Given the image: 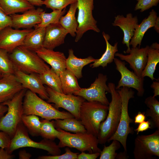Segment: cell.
<instances>
[{
    "instance_id": "obj_1",
    "label": "cell",
    "mask_w": 159,
    "mask_h": 159,
    "mask_svg": "<svg viewBox=\"0 0 159 159\" xmlns=\"http://www.w3.org/2000/svg\"><path fill=\"white\" fill-rule=\"evenodd\" d=\"M107 85L110 90L112 99L108 105V113L105 120L101 123L100 126L97 138L99 143L101 144L107 142L115 132L119 124L121 112V97L116 89L115 84L110 82Z\"/></svg>"
},
{
    "instance_id": "obj_2",
    "label": "cell",
    "mask_w": 159,
    "mask_h": 159,
    "mask_svg": "<svg viewBox=\"0 0 159 159\" xmlns=\"http://www.w3.org/2000/svg\"><path fill=\"white\" fill-rule=\"evenodd\" d=\"M9 56L15 69L27 74H40L50 68L35 52L22 45L15 48Z\"/></svg>"
},
{
    "instance_id": "obj_3",
    "label": "cell",
    "mask_w": 159,
    "mask_h": 159,
    "mask_svg": "<svg viewBox=\"0 0 159 159\" xmlns=\"http://www.w3.org/2000/svg\"><path fill=\"white\" fill-rule=\"evenodd\" d=\"M108 105L96 101L84 102L80 108V120L87 132L97 137L101 123L105 119Z\"/></svg>"
},
{
    "instance_id": "obj_4",
    "label": "cell",
    "mask_w": 159,
    "mask_h": 159,
    "mask_svg": "<svg viewBox=\"0 0 159 159\" xmlns=\"http://www.w3.org/2000/svg\"><path fill=\"white\" fill-rule=\"evenodd\" d=\"M121 99V107L120 118L117 129L115 133L107 140L110 142L113 140L119 141L123 146L124 151L127 152V140L129 134H133V128L130 124L134 122V120L129 116L128 105L130 99L134 97L135 92L131 88L122 87L117 90Z\"/></svg>"
},
{
    "instance_id": "obj_5",
    "label": "cell",
    "mask_w": 159,
    "mask_h": 159,
    "mask_svg": "<svg viewBox=\"0 0 159 159\" xmlns=\"http://www.w3.org/2000/svg\"><path fill=\"white\" fill-rule=\"evenodd\" d=\"M26 147L43 149L52 155H59L61 153L60 148L53 140L44 138L38 142L32 140L29 136L27 129L21 122L18 124L9 147L6 150L11 154L15 150Z\"/></svg>"
},
{
    "instance_id": "obj_6",
    "label": "cell",
    "mask_w": 159,
    "mask_h": 159,
    "mask_svg": "<svg viewBox=\"0 0 159 159\" xmlns=\"http://www.w3.org/2000/svg\"><path fill=\"white\" fill-rule=\"evenodd\" d=\"M57 129L60 132L57 137L59 140L58 145L60 148L67 147L89 153L100 152L97 138L94 135L87 132L71 133L59 128Z\"/></svg>"
},
{
    "instance_id": "obj_7",
    "label": "cell",
    "mask_w": 159,
    "mask_h": 159,
    "mask_svg": "<svg viewBox=\"0 0 159 159\" xmlns=\"http://www.w3.org/2000/svg\"><path fill=\"white\" fill-rule=\"evenodd\" d=\"M26 91L24 89L11 100L1 104L8 107L7 113L0 120V130L8 134L11 139L18 124L21 122L23 115V101Z\"/></svg>"
},
{
    "instance_id": "obj_8",
    "label": "cell",
    "mask_w": 159,
    "mask_h": 159,
    "mask_svg": "<svg viewBox=\"0 0 159 159\" xmlns=\"http://www.w3.org/2000/svg\"><path fill=\"white\" fill-rule=\"evenodd\" d=\"M94 0H76L78 14L77 21L78 26L75 41L78 42L84 34L89 30L99 33L100 30L97 25V21L94 18Z\"/></svg>"
},
{
    "instance_id": "obj_9",
    "label": "cell",
    "mask_w": 159,
    "mask_h": 159,
    "mask_svg": "<svg viewBox=\"0 0 159 159\" xmlns=\"http://www.w3.org/2000/svg\"><path fill=\"white\" fill-rule=\"evenodd\" d=\"M135 159H153L159 157V129L152 134L138 135L134 140Z\"/></svg>"
},
{
    "instance_id": "obj_10",
    "label": "cell",
    "mask_w": 159,
    "mask_h": 159,
    "mask_svg": "<svg viewBox=\"0 0 159 159\" xmlns=\"http://www.w3.org/2000/svg\"><path fill=\"white\" fill-rule=\"evenodd\" d=\"M48 95L47 102L54 104V107L62 108L80 120V108L85 100L82 97L73 94L66 95L57 92L48 86L45 87Z\"/></svg>"
},
{
    "instance_id": "obj_11",
    "label": "cell",
    "mask_w": 159,
    "mask_h": 159,
    "mask_svg": "<svg viewBox=\"0 0 159 159\" xmlns=\"http://www.w3.org/2000/svg\"><path fill=\"white\" fill-rule=\"evenodd\" d=\"M107 78L106 75L99 73L94 82L88 88H81L73 95L81 96L87 101H96L108 105L109 102L106 92L110 93V90L106 82Z\"/></svg>"
},
{
    "instance_id": "obj_12",
    "label": "cell",
    "mask_w": 159,
    "mask_h": 159,
    "mask_svg": "<svg viewBox=\"0 0 159 159\" xmlns=\"http://www.w3.org/2000/svg\"><path fill=\"white\" fill-rule=\"evenodd\" d=\"M113 61L116 66V69L121 76V79L115 87L116 90L122 87L133 88L137 91L138 96L143 97L145 92L144 78L139 77L134 72L130 71L126 67L125 62L115 58Z\"/></svg>"
},
{
    "instance_id": "obj_13",
    "label": "cell",
    "mask_w": 159,
    "mask_h": 159,
    "mask_svg": "<svg viewBox=\"0 0 159 159\" xmlns=\"http://www.w3.org/2000/svg\"><path fill=\"white\" fill-rule=\"evenodd\" d=\"M33 29L6 28L0 32V49L11 53L17 47L23 45L26 36Z\"/></svg>"
},
{
    "instance_id": "obj_14",
    "label": "cell",
    "mask_w": 159,
    "mask_h": 159,
    "mask_svg": "<svg viewBox=\"0 0 159 159\" xmlns=\"http://www.w3.org/2000/svg\"><path fill=\"white\" fill-rule=\"evenodd\" d=\"M149 47L150 46L148 45L141 48L138 47H132L130 54L125 55L116 53L115 56L118 57L121 60L128 63L134 72L139 77H142V72L147 62L148 52Z\"/></svg>"
},
{
    "instance_id": "obj_15",
    "label": "cell",
    "mask_w": 159,
    "mask_h": 159,
    "mask_svg": "<svg viewBox=\"0 0 159 159\" xmlns=\"http://www.w3.org/2000/svg\"><path fill=\"white\" fill-rule=\"evenodd\" d=\"M14 74L24 88L38 94L43 100L48 99V94L39 74H27L15 68Z\"/></svg>"
},
{
    "instance_id": "obj_16",
    "label": "cell",
    "mask_w": 159,
    "mask_h": 159,
    "mask_svg": "<svg viewBox=\"0 0 159 159\" xmlns=\"http://www.w3.org/2000/svg\"><path fill=\"white\" fill-rule=\"evenodd\" d=\"M112 25L119 26L122 31L124 36L122 43L126 44L127 47L125 53H129L131 50L130 42L133 37L135 29L138 24V19L137 16H133L131 13L127 14L126 17L123 15H117L115 17Z\"/></svg>"
},
{
    "instance_id": "obj_17",
    "label": "cell",
    "mask_w": 159,
    "mask_h": 159,
    "mask_svg": "<svg viewBox=\"0 0 159 159\" xmlns=\"http://www.w3.org/2000/svg\"><path fill=\"white\" fill-rule=\"evenodd\" d=\"M44 10L39 7L26 11L22 14L10 15L12 21V27L16 29H30L41 22V14Z\"/></svg>"
},
{
    "instance_id": "obj_18",
    "label": "cell",
    "mask_w": 159,
    "mask_h": 159,
    "mask_svg": "<svg viewBox=\"0 0 159 159\" xmlns=\"http://www.w3.org/2000/svg\"><path fill=\"white\" fill-rule=\"evenodd\" d=\"M52 106L51 104L39 97L36 93L29 90H26L23 101V115L39 116Z\"/></svg>"
},
{
    "instance_id": "obj_19",
    "label": "cell",
    "mask_w": 159,
    "mask_h": 159,
    "mask_svg": "<svg viewBox=\"0 0 159 159\" xmlns=\"http://www.w3.org/2000/svg\"><path fill=\"white\" fill-rule=\"evenodd\" d=\"M24 89L14 74L3 75L0 78V104L11 99Z\"/></svg>"
},
{
    "instance_id": "obj_20",
    "label": "cell",
    "mask_w": 159,
    "mask_h": 159,
    "mask_svg": "<svg viewBox=\"0 0 159 159\" xmlns=\"http://www.w3.org/2000/svg\"><path fill=\"white\" fill-rule=\"evenodd\" d=\"M35 52L44 62L50 65L57 74H60L66 69V58L63 53L55 51L44 47Z\"/></svg>"
},
{
    "instance_id": "obj_21",
    "label": "cell",
    "mask_w": 159,
    "mask_h": 159,
    "mask_svg": "<svg viewBox=\"0 0 159 159\" xmlns=\"http://www.w3.org/2000/svg\"><path fill=\"white\" fill-rule=\"evenodd\" d=\"M67 31L59 23L50 24L46 27L43 47L53 50L63 44Z\"/></svg>"
},
{
    "instance_id": "obj_22",
    "label": "cell",
    "mask_w": 159,
    "mask_h": 159,
    "mask_svg": "<svg viewBox=\"0 0 159 159\" xmlns=\"http://www.w3.org/2000/svg\"><path fill=\"white\" fill-rule=\"evenodd\" d=\"M157 16V12L152 9L149 13L148 16L144 19L136 27L133 37L130 42V45L135 48L138 45L140 47L143 37L145 33L150 28L153 27L155 23Z\"/></svg>"
},
{
    "instance_id": "obj_23",
    "label": "cell",
    "mask_w": 159,
    "mask_h": 159,
    "mask_svg": "<svg viewBox=\"0 0 159 159\" xmlns=\"http://www.w3.org/2000/svg\"><path fill=\"white\" fill-rule=\"evenodd\" d=\"M96 59L90 56L85 58H80L74 54L72 49L69 50V56L66 61V69L72 72L78 79L82 77V70L84 67L94 62Z\"/></svg>"
},
{
    "instance_id": "obj_24",
    "label": "cell",
    "mask_w": 159,
    "mask_h": 159,
    "mask_svg": "<svg viewBox=\"0 0 159 159\" xmlns=\"http://www.w3.org/2000/svg\"><path fill=\"white\" fill-rule=\"evenodd\" d=\"M0 8L8 15L35 8L27 0H0Z\"/></svg>"
},
{
    "instance_id": "obj_25",
    "label": "cell",
    "mask_w": 159,
    "mask_h": 159,
    "mask_svg": "<svg viewBox=\"0 0 159 159\" xmlns=\"http://www.w3.org/2000/svg\"><path fill=\"white\" fill-rule=\"evenodd\" d=\"M46 27L36 26L26 36L22 46L36 52L43 47Z\"/></svg>"
},
{
    "instance_id": "obj_26",
    "label": "cell",
    "mask_w": 159,
    "mask_h": 159,
    "mask_svg": "<svg viewBox=\"0 0 159 159\" xmlns=\"http://www.w3.org/2000/svg\"><path fill=\"white\" fill-rule=\"evenodd\" d=\"M102 35L106 43V50L100 58L96 59L95 61L90 65V67L92 68L100 66L104 68L106 67L108 64L113 62L115 54L118 51V42H116L114 46H112L108 42L110 38V36L104 32H102Z\"/></svg>"
},
{
    "instance_id": "obj_27",
    "label": "cell",
    "mask_w": 159,
    "mask_h": 159,
    "mask_svg": "<svg viewBox=\"0 0 159 159\" xmlns=\"http://www.w3.org/2000/svg\"><path fill=\"white\" fill-rule=\"evenodd\" d=\"M77 9V1L70 5L66 14L60 18L59 23L72 37H76L78 24L75 17Z\"/></svg>"
},
{
    "instance_id": "obj_28",
    "label": "cell",
    "mask_w": 159,
    "mask_h": 159,
    "mask_svg": "<svg viewBox=\"0 0 159 159\" xmlns=\"http://www.w3.org/2000/svg\"><path fill=\"white\" fill-rule=\"evenodd\" d=\"M59 77L63 93L66 95L73 94L74 92L81 88L79 85L77 77L68 70L66 69L61 72Z\"/></svg>"
},
{
    "instance_id": "obj_29",
    "label": "cell",
    "mask_w": 159,
    "mask_h": 159,
    "mask_svg": "<svg viewBox=\"0 0 159 159\" xmlns=\"http://www.w3.org/2000/svg\"><path fill=\"white\" fill-rule=\"evenodd\" d=\"M148 108L145 112L146 117H150V128L159 129V102L155 97L150 96L146 98L144 102Z\"/></svg>"
},
{
    "instance_id": "obj_30",
    "label": "cell",
    "mask_w": 159,
    "mask_h": 159,
    "mask_svg": "<svg viewBox=\"0 0 159 159\" xmlns=\"http://www.w3.org/2000/svg\"><path fill=\"white\" fill-rule=\"evenodd\" d=\"M55 127L74 133L85 132L87 131L80 120L75 117L58 119L52 121Z\"/></svg>"
},
{
    "instance_id": "obj_31",
    "label": "cell",
    "mask_w": 159,
    "mask_h": 159,
    "mask_svg": "<svg viewBox=\"0 0 159 159\" xmlns=\"http://www.w3.org/2000/svg\"><path fill=\"white\" fill-rule=\"evenodd\" d=\"M148 59L145 66L142 72L141 77H149L152 80H157L153 76L156 67L159 62V49L150 47L147 54Z\"/></svg>"
},
{
    "instance_id": "obj_32",
    "label": "cell",
    "mask_w": 159,
    "mask_h": 159,
    "mask_svg": "<svg viewBox=\"0 0 159 159\" xmlns=\"http://www.w3.org/2000/svg\"><path fill=\"white\" fill-rule=\"evenodd\" d=\"M39 75L43 85H46L54 90L63 93L59 77L52 68L48 69Z\"/></svg>"
},
{
    "instance_id": "obj_33",
    "label": "cell",
    "mask_w": 159,
    "mask_h": 159,
    "mask_svg": "<svg viewBox=\"0 0 159 159\" xmlns=\"http://www.w3.org/2000/svg\"><path fill=\"white\" fill-rule=\"evenodd\" d=\"M21 122L32 136L40 135L41 122L38 116L23 115Z\"/></svg>"
},
{
    "instance_id": "obj_34",
    "label": "cell",
    "mask_w": 159,
    "mask_h": 159,
    "mask_svg": "<svg viewBox=\"0 0 159 159\" xmlns=\"http://www.w3.org/2000/svg\"><path fill=\"white\" fill-rule=\"evenodd\" d=\"M66 12V8L63 9L53 10L49 13H46L44 10L41 14V22L37 26L46 27L50 24L58 23L61 17Z\"/></svg>"
},
{
    "instance_id": "obj_35",
    "label": "cell",
    "mask_w": 159,
    "mask_h": 159,
    "mask_svg": "<svg viewBox=\"0 0 159 159\" xmlns=\"http://www.w3.org/2000/svg\"><path fill=\"white\" fill-rule=\"evenodd\" d=\"M40 135L44 139L53 141L60 133L55 129L52 121L44 119L41 120Z\"/></svg>"
},
{
    "instance_id": "obj_36",
    "label": "cell",
    "mask_w": 159,
    "mask_h": 159,
    "mask_svg": "<svg viewBox=\"0 0 159 159\" xmlns=\"http://www.w3.org/2000/svg\"><path fill=\"white\" fill-rule=\"evenodd\" d=\"M39 116L49 120L74 117L69 112L59 111L53 106L45 110Z\"/></svg>"
},
{
    "instance_id": "obj_37",
    "label": "cell",
    "mask_w": 159,
    "mask_h": 159,
    "mask_svg": "<svg viewBox=\"0 0 159 159\" xmlns=\"http://www.w3.org/2000/svg\"><path fill=\"white\" fill-rule=\"evenodd\" d=\"M15 70V67L8 53L0 49V72L3 75L14 74Z\"/></svg>"
},
{
    "instance_id": "obj_38",
    "label": "cell",
    "mask_w": 159,
    "mask_h": 159,
    "mask_svg": "<svg viewBox=\"0 0 159 159\" xmlns=\"http://www.w3.org/2000/svg\"><path fill=\"white\" fill-rule=\"evenodd\" d=\"M111 143L109 146H104L100 152V159H115L117 153L116 151L120 148V143L118 140H112Z\"/></svg>"
},
{
    "instance_id": "obj_39",
    "label": "cell",
    "mask_w": 159,
    "mask_h": 159,
    "mask_svg": "<svg viewBox=\"0 0 159 159\" xmlns=\"http://www.w3.org/2000/svg\"><path fill=\"white\" fill-rule=\"evenodd\" d=\"M43 4L52 10L63 9L76 0H43Z\"/></svg>"
},
{
    "instance_id": "obj_40",
    "label": "cell",
    "mask_w": 159,
    "mask_h": 159,
    "mask_svg": "<svg viewBox=\"0 0 159 159\" xmlns=\"http://www.w3.org/2000/svg\"><path fill=\"white\" fill-rule=\"evenodd\" d=\"M65 153L57 155H42L39 156L38 159H77L79 153L72 152L69 147L65 149Z\"/></svg>"
},
{
    "instance_id": "obj_41",
    "label": "cell",
    "mask_w": 159,
    "mask_h": 159,
    "mask_svg": "<svg viewBox=\"0 0 159 159\" xmlns=\"http://www.w3.org/2000/svg\"><path fill=\"white\" fill-rule=\"evenodd\" d=\"M137 3L135 5L134 10H140L141 12L147 10L153 6L158 4L159 0H136Z\"/></svg>"
},
{
    "instance_id": "obj_42",
    "label": "cell",
    "mask_w": 159,
    "mask_h": 159,
    "mask_svg": "<svg viewBox=\"0 0 159 159\" xmlns=\"http://www.w3.org/2000/svg\"><path fill=\"white\" fill-rule=\"evenodd\" d=\"M12 21L10 15L6 14L0 8V32L6 28L12 27Z\"/></svg>"
},
{
    "instance_id": "obj_43",
    "label": "cell",
    "mask_w": 159,
    "mask_h": 159,
    "mask_svg": "<svg viewBox=\"0 0 159 159\" xmlns=\"http://www.w3.org/2000/svg\"><path fill=\"white\" fill-rule=\"evenodd\" d=\"M11 138L5 132L0 130V148L6 150L9 147Z\"/></svg>"
},
{
    "instance_id": "obj_44",
    "label": "cell",
    "mask_w": 159,
    "mask_h": 159,
    "mask_svg": "<svg viewBox=\"0 0 159 159\" xmlns=\"http://www.w3.org/2000/svg\"><path fill=\"white\" fill-rule=\"evenodd\" d=\"M100 155V153L99 152L87 153L82 152L80 154L78 155L77 159H96Z\"/></svg>"
},
{
    "instance_id": "obj_45",
    "label": "cell",
    "mask_w": 159,
    "mask_h": 159,
    "mask_svg": "<svg viewBox=\"0 0 159 159\" xmlns=\"http://www.w3.org/2000/svg\"><path fill=\"white\" fill-rule=\"evenodd\" d=\"M149 128H150V122L149 120L144 121L139 123L138 127L135 130V131L136 132L137 134L138 135L140 132L146 131Z\"/></svg>"
},
{
    "instance_id": "obj_46",
    "label": "cell",
    "mask_w": 159,
    "mask_h": 159,
    "mask_svg": "<svg viewBox=\"0 0 159 159\" xmlns=\"http://www.w3.org/2000/svg\"><path fill=\"white\" fill-rule=\"evenodd\" d=\"M14 156L9 154L6 150L0 148V159H11L14 158Z\"/></svg>"
},
{
    "instance_id": "obj_47",
    "label": "cell",
    "mask_w": 159,
    "mask_h": 159,
    "mask_svg": "<svg viewBox=\"0 0 159 159\" xmlns=\"http://www.w3.org/2000/svg\"><path fill=\"white\" fill-rule=\"evenodd\" d=\"M146 117L145 112H139L135 117L134 122L135 124H139L144 121Z\"/></svg>"
},
{
    "instance_id": "obj_48",
    "label": "cell",
    "mask_w": 159,
    "mask_h": 159,
    "mask_svg": "<svg viewBox=\"0 0 159 159\" xmlns=\"http://www.w3.org/2000/svg\"><path fill=\"white\" fill-rule=\"evenodd\" d=\"M150 87L153 90L154 97H155L159 95V80L153 82L150 86Z\"/></svg>"
},
{
    "instance_id": "obj_49",
    "label": "cell",
    "mask_w": 159,
    "mask_h": 159,
    "mask_svg": "<svg viewBox=\"0 0 159 159\" xmlns=\"http://www.w3.org/2000/svg\"><path fill=\"white\" fill-rule=\"evenodd\" d=\"M19 159H29L31 157L32 155L25 150H21L19 153Z\"/></svg>"
},
{
    "instance_id": "obj_50",
    "label": "cell",
    "mask_w": 159,
    "mask_h": 159,
    "mask_svg": "<svg viewBox=\"0 0 159 159\" xmlns=\"http://www.w3.org/2000/svg\"><path fill=\"white\" fill-rule=\"evenodd\" d=\"M8 110V107L7 106L0 104V120L4 115V114L7 112Z\"/></svg>"
},
{
    "instance_id": "obj_51",
    "label": "cell",
    "mask_w": 159,
    "mask_h": 159,
    "mask_svg": "<svg viewBox=\"0 0 159 159\" xmlns=\"http://www.w3.org/2000/svg\"><path fill=\"white\" fill-rule=\"evenodd\" d=\"M34 6H40L43 5V0H27Z\"/></svg>"
},
{
    "instance_id": "obj_52",
    "label": "cell",
    "mask_w": 159,
    "mask_h": 159,
    "mask_svg": "<svg viewBox=\"0 0 159 159\" xmlns=\"http://www.w3.org/2000/svg\"><path fill=\"white\" fill-rule=\"evenodd\" d=\"M128 156L127 154V152L124 151L123 152L117 153L115 159H127Z\"/></svg>"
},
{
    "instance_id": "obj_53",
    "label": "cell",
    "mask_w": 159,
    "mask_h": 159,
    "mask_svg": "<svg viewBox=\"0 0 159 159\" xmlns=\"http://www.w3.org/2000/svg\"><path fill=\"white\" fill-rule=\"evenodd\" d=\"M154 29L158 33H159V17H157L155 23Z\"/></svg>"
},
{
    "instance_id": "obj_54",
    "label": "cell",
    "mask_w": 159,
    "mask_h": 159,
    "mask_svg": "<svg viewBox=\"0 0 159 159\" xmlns=\"http://www.w3.org/2000/svg\"><path fill=\"white\" fill-rule=\"evenodd\" d=\"M150 47L155 49H159V44L157 42L153 43Z\"/></svg>"
},
{
    "instance_id": "obj_55",
    "label": "cell",
    "mask_w": 159,
    "mask_h": 159,
    "mask_svg": "<svg viewBox=\"0 0 159 159\" xmlns=\"http://www.w3.org/2000/svg\"><path fill=\"white\" fill-rule=\"evenodd\" d=\"M3 75L0 72V78Z\"/></svg>"
}]
</instances>
